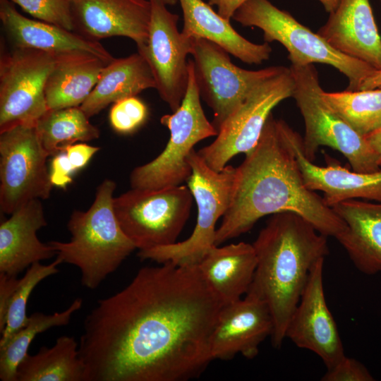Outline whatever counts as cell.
Listing matches in <instances>:
<instances>
[{"label":"cell","mask_w":381,"mask_h":381,"mask_svg":"<svg viewBox=\"0 0 381 381\" xmlns=\"http://www.w3.org/2000/svg\"><path fill=\"white\" fill-rule=\"evenodd\" d=\"M248 0H209L210 6L217 8V13L225 19L230 20L236 11Z\"/></svg>","instance_id":"obj_38"},{"label":"cell","mask_w":381,"mask_h":381,"mask_svg":"<svg viewBox=\"0 0 381 381\" xmlns=\"http://www.w3.org/2000/svg\"><path fill=\"white\" fill-rule=\"evenodd\" d=\"M323 5L325 11L329 13L334 11L341 0H319Z\"/></svg>","instance_id":"obj_41"},{"label":"cell","mask_w":381,"mask_h":381,"mask_svg":"<svg viewBox=\"0 0 381 381\" xmlns=\"http://www.w3.org/2000/svg\"><path fill=\"white\" fill-rule=\"evenodd\" d=\"M56 60L32 49L1 52L0 132L17 125L35 126L47 112L45 85Z\"/></svg>","instance_id":"obj_12"},{"label":"cell","mask_w":381,"mask_h":381,"mask_svg":"<svg viewBox=\"0 0 381 381\" xmlns=\"http://www.w3.org/2000/svg\"><path fill=\"white\" fill-rule=\"evenodd\" d=\"M76 171L71 165L66 152L54 155L50 169V179L53 186L65 188L72 182V175Z\"/></svg>","instance_id":"obj_35"},{"label":"cell","mask_w":381,"mask_h":381,"mask_svg":"<svg viewBox=\"0 0 381 381\" xmlns=\"http://www.w3.org/2000/svg\"><path fill=\"white\" fill-rule=\"evenodd\" d=\"M151 19L145 43L137 46L153 74L160 97L175 111L181 105L188 83V61L194 38L177 28L179 16L159 0H150Z\"/></svg>","instance_id":"obj_14"},{"label":"cell","mask_w":381,"mask_h":381,"mask_svg":"<svg viewBox=\"0 0 381 381\" xmlns=\"http://www.w3.org/2000/svg\"><path fill=\"white\" fill-rule=\"evenodd\" d=\"M324 260H318L311 270L289 320L286 338L298 347L313 351L329 368L339 362L345 353L337 325L325 300Z\"/></svg>","instance_id":"obj_15"},{"label":"cell","mask_w":381,"mask_h":381,"mask_svg":"<svg viewBox=\"0 0 381 381\" xmlns=\"http://www.w3.org/2000/svg\"><path fill=\"white\" fill-rule=\"evenodd\" d=\"M277 126L294 154L305 185L312 190L322 191L328 206L357 198L381 202V169L370 173L357 172L329 157L326 166L315 164L303 154L302 137L283 120H277Z\"/></svg>","instance_id":"obj_17"},{"label":"cell","mask_w":381,"mask_h":381,"mask_svg":"<svg viewBox=\"0 0 381 381\" xmlns=\"http://www.w3.org/2000/svg\"><path fill=\"white\" fill-rule=\"evenodd\" d=\"M48 157L35 126L17 125L0 132L1 212L11 214L31 200L50 196Z\"/></svg>","instance_id":"obj_11"},{"label":"cell","mask_w":381,"mask_h":381,"mask_svg":"<svg viewBox=\"0 0 381 381\" xmlns=\"http://www.w3.org/2000/svg\"><path fill=\"white\" fill-rule=\"evenodd\" d=\"M61 263L62 261L58 258L49 265H42L40 262H35L20 279L8 306L5 327L1 333L2 337L0 339V349L27 324L29 317L26 314V307L30 295L41 281L59 272L57 266Z\"/></svg>","instance_id":"obj_31"},{"label":"cell","mask_w":381,"mask_h":381,"mask_svg":"<svg viewBox=\"0 0 381 381\" xmlns=\"http://www.w3.org/2000/svg\"><path fill=\"white\" fill-rule=\"evenodd\" d=\"M317 32L339 52L381 70V38L368 0H341Z\"/></svg>","instance_id":"obj_20"},{"label":"cell","mask_w":381,"mask_h":381,"mask_svg":"<svg viewBox=\"0 0 381 381\" xmlns=\"http://www.w3.org/2000/svg\"><path fill=\"white\" fill-rule=\"evenodd\" d=\"M327 237L301 215L282 212L272 214L253 243L257 265L248 291L270 308L274 347H280L286 339L312 268L329 253Z\"/></svg>","instance_id":"obj_3"},{"label":"cell","mask_w":381,"mask_h":381,"mask_svg":"<svg viewBox=\"0 0 381 381\" xmlns=\"http://www.w3.org/2000/svg\"><path fill=\"white\" fill-rule=\"evenodd\" d=\"M190 55L200 96L213 111L212 124L217 131L257 85L284 68L282 66L257 71L239 68L224 49L202 38H194Z\"/></svg>","instance_id":"obj_13"},{"label":"cell","mask_w":381,"mask_h":381,"mask_svg":"<svg viewBox=\"0 0 381 381\" xmlns=\"http://www.w3.org/2000/svg\"><path fill=\"white\" fill-rule=\"evenodd\" d=\"M147 115L146 104L133 96L114 103L109 112V122L117 133L130 134L145 123Z\"/></svg>","instance_id":"obj_33"},{"label":"cell","mask_w":381,"mask_h":381,"mask_svg":"<svg viewBox=\"0 0 381 381\" xmlns=\"http://www.w3.org/2000/svg\"><path fill=\"white\" fill-rule=\"evenodd\" d=\"M162 2H163L164 4L167 5H174L178 0H159Z\"/></svg>","instance_id":"obj_42"},{"label":"cell","mask_w":381,"mask_h":381,"mask_svg":"<svg viewBox=\"0 0 381 381\" xmlns=\"http://www.w3.org/2000/svg\"><path fill=\"white\" fill-rule=\"evenodd\" d=\"M183 12L181 32L193 38L214 42L229 54L249 64H260L270 59L269 43H253L240 34L228 20L202 0H178Z\"/></svg>","instance_id":"obj_23"},{"label":"cell","mask_w":381,"mask_h":381,"mask_svg":"<svg viewBox=\"0 0 381 381\" xmlns=\"http://www.w3.org/2000/svg\"><path fill=\"white\" fill-rule=\"evenodd\" d=\"M193 197L186 186L133 188L114 198L119 223L138 249L176 243L190 214Z\"/></svg>","instance_id":"obj_9"},{"label":"cell","mask_w":381,"mask_h":381,"mask_svg":"<svg viewBox=\"0 0 381 381\" xmlns=\"http://www.w3.org/2000/svg\"><path fill=\"white\" fill-rule=\"evenodd\" d=\"M35 127L49 156L65 152L68 146L78 141L97 139L100 133L80 107L48 109Z\"/></svg>","instance_id":"obj_28"},{"label":"cell","mask_w":381,"mask_h":381,"mask_svg":"<svg viewBox=\"0 0 381 381\" xmlns=\"http://www.w3.org/2000/svg\"><path fill=\"white\" fill-rule=\"evenodd\" d=\"M75 32L91 40L122 36L137 46L146 42L150 0H69Z\"/></svg>","instance_id":"obj_18"},{"label":"cell","mask_w":381,"mask_h":381,"mask_svg":"<svg viewBox=\"0 0 381 381\" xmlns=\"http://www.w3.org/2000/svg\"><path fill=\"white\" fill-rule=\"evenodd\" d=\"M232 18L243 26L261 29L265 42L281 43L289 52L291 65L321 63L334 67L347 78L346 90H358L361 83L377 71L364 61L339 52L320 35L269 0H248L236 11Z\"/></svg>","instance_id":"obj_5"},{"label":"cell","mask_w":381,"mask_h":381,"mask_svg":"<svg viewBox=\"0 0 381 381\" xmlns=\"http://www.w3.org/2000/svg\"><path fill=\"white\" fill-rule=\"evenodd\" d=\"M273 328L267 303L248 291L243 298L221 309L210 339L212 360H229L237 354L255 358L261 343L272 335Z\"/></svg>","instance_id":"obj_16"},{"label":"cell","mask_w":381,"mask_h":381,"mask_svg":"<svg viewBox=\"0 0 381 381\" xmlns=\"http://www.w3.org/2000/svg\"><path fill=\"white\" fill-rule=\"evenodd\" d=\"M38 20L75 32L69 0H8Z\"/></svg>","instance_id":"obj_32"},{"label":"cell","mask_w":381,"mask_h":381,"mask_svg":"<svg viewBox=\"0 0 381 381\" xmlns=\"http://www.w3.org/2000/svg\"><path fill=\"white\" fill-rule=\"evenodd\" d=\"M295 87L293 97L305 123L303 152L313 162L320 146L341 152L354 171L370 173L380 169L377 156L365 138L358 134L321 97L322 89L313 64L291 65Z\"/></svg>","instance_id":"obj_7"},{"label":"cell","mask_w":381,"mask_h":381,"mask_svg":"<svg viewBox=\"0 0 381 381\" xmlns=\"http://www.w3.org/2000/svg\"><path fill=\"white\" fill-rule=\"evenodd\" d=\"M107 64L89 55L57 57L45 85L48 109L80 107L92 91Z\"/></svg>","instance_id":"obj_26"},{"label":"cell","mask_w":381,"mask_h":381,"mask_svg":"<svg viewBox=\"0 0 381 381\" xmlns=\"http://www.w3.org/2000/svg\"><path fill=\"white\" fill-rule=\"evenodd\" d=\"M47 225L40 199L31 200L0 224V273L18 276L35 262L56 255L42 243L37 231Z\"/></svg>","instance_id":"obj_21"},{"label":"cell","mask_w":381,"mask_h":381,"mask_svg":"<svg viewBox=\"0 0 381 381\" xmlns=\"http://www.w3.org/2000/svg\"><path fill=\"white\" fill-rule=\"evenodd\" d=\"M20 279L17 276L0 273V332L5 327L8 306Z\"/></svg>","instance_id":"obj_36"},{"label":"cell","mask_w":381,"mask_h":381,"mask_svg":"<svg viewBox=\"0 0 381 381\" xmlns=\"http://www.w3.org/2000/svg\"><path fill=\"white\" fill-rule=\"evenodd\" d=\"M73 337L57 338L51 348L28 353L17 368V381H87L85 365Z\"/></svg>","instance_id":"obj_27"},{"label":"cell","mask_w":381,"mask_h":381,"mask_svg":"<svg viewBox=\"0 0 381 381\" xmlns=\"http://www.w3.org/2000/svg\"><path fill=\"white\" fill-rule=\"evenodd\" d=\"M282 212L301 215L326 236L336 238L346 228L323 198L305 185L271 114L258 143L237 167L233 200L217 229L215 246L248 232L262 217Z\"/></svg>","instance_id":"obj_2"},{"label":"cell","mask_w":381,"mask_h":381,"mask_svg":"<svg viewBox=\"0 0 381 381\" xmlns=\"http://www.w3.org/2000/svg\"><path fill=\"white\" fill-rule=\"evenodd\" d=\"M322 381H373L374 377L359 361L346 355L332 367L327 368Z\"/></svg>","instance_id":"obj_34"},{"label":"cell","mask_w":381,"mask_h":381,"mask_svg":"<svg viewBox=\"0 0 381 381\" xmlns=\"http://www.w3.org/2000/svg\"><path fill=\"white\" fill-rule=\"evenodd\" d=\"M155 87L150 67L138 52L124 58L114 59L107 64L92 91L80 107L90 118L111 103Z\"/></svg>","instance_id":"obj_25"},{"label":"cell","mask_w":381,"mask_h":381,"mask_svg":"<svg viewBox=\"0 0 381 381\" xmlns=\"http://www.w3.org/2000/svg\"><path fill=\"white\" fill-rule=\"evenodd\" d=\"M364 137L375 153L381 167V128Z\"/></svg>","instance_id":"obj_39"},{"label":"cell","mask_w":381,"mask_h":381,"mask_svg":"<svg viewBox=\"0 0 381 381\" xmlns=\"http://www.w3.org/2000/svg\"><path fill=\"white\" fill-rule=\"evenodd\" d=\"M381 88V70H377L372 75L365 79L360 85L358 90Z\"/></svg>","instance_id":"obj_40"},{"label":"cell","mask_w":381,"mask_h":381,"mask_svg":"<svg viewBox=\"0 0 381 381\" xmlns=\"http://www.w3.org/2000/svg\"><path fill=\"white\" fill-rule=\"evenodd\" d=\"M83 306V299L75 298L69 307L54 314L34 313L27 324L16 332L7 344L0 349V379L17 381V368L27 355L29 346L37 334L54 327L66 325L72 315Z\"/></svg>","instance_id":"obj_29"},{"label":"cell","mask_w":381,"mask_h":381,"mask_svg":"<svg viewBox=\"0 0 381 381\" xmlns=\"http://www.w3.org/2000/svg\"><path fill=\"white\" fill-rule=\"evenodd\" d=\"M332 207L346 224L335 238L355 267L365 274L381 272V202L354 199Z\"/></svg>","instance_id":"obj_22"},{"label":"cell","mask_w":381,"mask_h":381,"mask_svg":"<svg viewBox=\"0 0 381 381\" xmlns=\"http://www.w3.org/2000/svg\"><path fill=\"white\" fill-rule=\"evenodd\" d=\"M325 102L354 131L365 136L381 128V88L327 92Z\"/></svg>","instance_id":"obj_30"},{"label":"cell","mask_w":381,"mask_h":381,"mask_svg":"<svg viewBox=\"0 0 381 381\" xmlns=\"http://www.w3.org/2000/svg\"><path fill=\"white\" fill-rule=\"evenodd\" d=\"M0 19L13 47L32 49L56 57L83 54L97 57L106 64L114 58L98 41L20 14L8 0H0Z\"/></svg>","instance_id":"obj_19"},{"label":"cell","mask_w":381,"mask_h":381,"mask_svg":"<svg viewBox=\"0 0 381 381\" xmlns=\"http://www.w3.org/2000/svg\"><path fill=\"white\" fill-rule=\"evenodd\" d=\"M160 264L139 270L86 316L78 351L87 381H186L212 361L224 303L198 264Z\"/></svg>","instance_id":"obj_1"},{"label":"cell","mask_w":381,"mask_h":381,"mask_svg":"<svg viewBox=\"0 0 381 381\" xmlns=\"http://www.w3.org/2000/svg\"><path fill=\"white\" fill-rule=\"evenodd\" d=\"M290 68L257 85L218 131L216 139L197 152L213 170L222 171L234 156L248 154L256 145L272 110L293 96Z\"/></svg>","instance_id":"obj_10"},{"label":"cell","mask_w":381,"mask_h":381,"mask_svg":"<svg viewBox=\"0 0 381 381\" xmlns=\"http://www.w3.org/2000/svg\"><path fill=\"white\" fill-rule=\"evenodd\" d=\"M99 150V147L86 143H75L68 146L65 152L75 171H78L89 162L90 159Z\"/></svg>","instance_id":"obj_37"},{"label":"cell","mask_w":381,"mask_h":381,"mask_svg":"<svg viewBox=\"0 0 381 381\" xmlns=\"http://www.w3.org/2000/svg\"><path fill=\"white\" fill-rule=\"evenodd\" d=\"M200 97L190 59L188 87L181 105L173 114L160 119L161 123L170 131L169 140L156 158L133 170L130 176L132 188L157 189L187 181L191 174L187 158L193 147L218 133L204 113Z\"/></svg>","instance_id":"obj_8"},{"label":"cell","mask_w":381,"mask_h":381,"mask_svg":"<svg viewBox=\"0 0 381 381\" xmlns=\"http://www.w3.org/2000/svg\"><path fill=\"white\" fill-rule=\"evenodd\" d=\"M257 265L253 244L214 246L198 264L204 279L224 305L246 294Z\"/></svg>","instance_id":"obj_24"},{"label":"cell","mask_w":381,"mask_h":381,"mask_svg":"<svg viewBox=\"0 0 381 381\" xmlns=\"http://www.w3.org/2000/svg\"><path fill=\"white\" fill-rule=\"evenodd\" d=\"M116 186L114 181L104 179L90 208L72 212L67 224L70 241L48 243L62 262L78 267L81 284L89 289L98 287L137 248L116 217L113 197Z\"/></svg>","instance_id":"obj_4"},{"label":"cell","mask_w":381,"mask_h":381,"mask_svg":"<svg viewBox=\"0 0 381 381\" xmlns=\"http://www.w3.org/2000/svg\"><path fill=\"white\" fill-rule=\"evenodd\" d=\"M187 160L191 174L187 180L198 207L195 226L186 240L174 244L140 250L141 260L176 265L198 264L215 246L216 224L229 208L234 193L237 167L226 165L222 171L211 169L193 150Z\"/></svg>","instance_id":"obj_6"}]
</instances>
